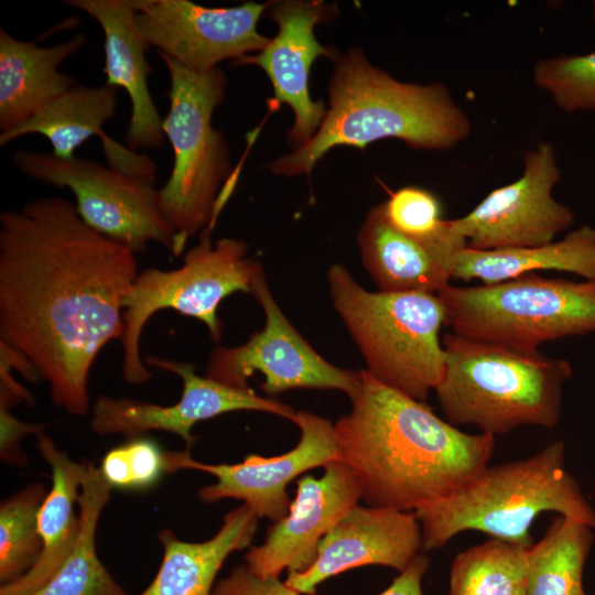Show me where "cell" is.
Instances as JSON below:
<instances>
[{"instance_id": "obj_8", "label": "cell", "mask_w": 595, "mask_h": 595, "mask_svg": "<svg viewBox=\"0 0 595 595\" xmlns=\"http://www.w3.org/2000/svg\"><path fill=\"white\" fill-rule=\"evenodd\" d=\"M452 333L526 350L595 333V280L534 273L473 286L448 284L437 293Z\"/></svg>"}, {"instance_id": "obj_14", "label": "cell", "mask_w": 595, "mask_h": 595, "mask_svg": "<svg viewBox=\"0 0 595 595\" xmlns=\"http://www.w3.org/2000/svg\"><path fill=\"white\" fill-rule=\"evenodd\" d=\"M144 364L178 376L183 381L180 400L160 405L130 398H96L90 429L98 434H121L138 437L150 431H164L182 437L186 450L196 441L194 425L224 413L235 411H262L291 420L295 412L280 401L258 396L251 388L239 389L198 376L192 364L158 356H145Z\"/></svg>"}, {"instance_id": "obj_16", "label": "cell", "mask_w": 595, "mask_h": 595, "mask_svg": "<svg viewBox=\"0 0 595 595\" xmlns=\"http://www.w3.org/2000/svg\"><path fill=\"white\" fill-rule=\"evenodd\" d=\"M266 11L278 24L277 35L262 51L238 58L237 64L257 65L266 72L274 102L290 106L294 113L288 140L298 149L315 134L327 110L322 100L311 98L309 76L318 56L337 58L336 52L323 46L314 35L315 26L331 21L337 11L316 0L272 1Z\"/></svg>"}, {"instance_id": "obj_2", "label": "cell", "mask_w": 595, "mask_h": 595, "mask_svg": "<svg viewBox=\"0 0 595 595\" xmlns=\"http://www.w3.org/2000/svg\"><path fill=\"white\" fill-rule=\"evenodd\" d=\"M351 411L334 424L338 459L355 473L366 506L402 511L451 497L489 465L495 436L470 434L425 402L366 369Z\"/></svg>"}, {"instance_id": "obj_29", "label": "cell", "mask_w": 595, "mask_h": 595, "mask_svg": "<svg viewBox=\"0 0 595 595\" xmlns=\"http://www.w3.org/2000/svg\"><path fill=\"white\" fill-rule=\"evenodd\" d=\"M42 483H32L0 505V583L14 582L30 571L42 552L39 513L47 496Z\"/></svg>"}, {"instance_id": "obj_23", "label": "cell", "mask_w": 595, "mask_h": 595, "mask_svg": "<svg viewBox=\"0 0 595 595\" xmlns=\"http://www.w3.org/2000/svg\"><path fill=\"white\" fill-rule=\"evenodd\" d=\"M36 437L37 451L52 469V486L39 513L42 552L23 576L0 586V595L34 594L61 569L80 531V518L75 513L74 505L78 500L88 461H72L44 432Z\"/></svg>"}, {"instance_id": "obj_12", "label": "cell", "mask_w": 595, "mask_h": 595, "mask_svg": "<svg viewBox=\"0 0 595 595\" xmlns=\"http://www.w3.org/2000/svg\"><path fill=\"white\" fill-rule=\"evenodd\" d=\"M561 180L555 148L539 142L516 181L493 190L468 214L447 219L451 232L475 250L536 247L554 241L575 219L552 195Z\"/></svg>"}, {"instance_id": "obj_37", "label": "cell", "mask_w": 595, "mask_h": 595, "mask_svg": "<svg viewBox=\"0 0 595 595\" xmlns=\"http://www.w3.org/2000/svg\"><path fill=\"white\" fill-rule=\"evenodd\" d=\"M518 595H524V588Z\"/></svg>"}, {"instance_id": "obj_30", "label": "cell", "mask_w": 595, "mask_h": 595, "mask_svg": "<svg viewBox=\"0 0 595 595\" xmlns=\"http://www.w3.org/2000/svg\"><path fill=\"white\" fill-rule=\"evenodd\" d=\"M533 80L563 111L595 110V51L540 60Z\"/></svg>"}, {"instance_id": "obj_10", "label": "cell", "mask_w": 595, "mask_h": 595, "mask_svg": "<svg viewBox=\"0 0 595 595\" xmlns=\"http://www.w3.org/2000/svg\"><path fill=\"white\" fill-rule=\"evenodd\" d=\"M15 167L39 182L68 188L80 219L95 231L130 248L136 255L151 241L175 252L176 235L165 219L155 178L131 175L97 161L18 150Z\"/></svg>"}, {"instance_id": "obj_25", "label": "cell", "mask_w": 595, "mask_h": 595, "mask_svg": "<svg viewBox=\"0 0 595 595\" xmlns=\"http://www.w3.org/2000/svg\"><path fill=\"white\" fill-rule=\"evenodd\" d=\"M536 270L565 271L595 280V227L583 225L561 240L536 247L475 250L465 246L455 251L451 261L452 279H478L483 284L511 280Z\"/></svg>"}, {"instance_id": "obj_4", "label": "cell", "mask_w": 595, "mask_h": 595, "mask_svg": "<svg viewBox=\"0 0 595 595\" xmlns=\"http://www.w3.org/2000/svg\"><path fill=\"white\" fill-rule=\"evenodd\" d=\"M442 344L445 370L434 391L447 422L493 436L559 424L563 389L573 377L567 359L454 333Z\"/></svg>"}, {"instance_id": "obj_33", "label": "cell", "mask_w": 595, "mask_h": 595, "mask_svg": "<svg viewBox=\"0 0 595 595\" xmlns=\"http://www.w3.org/2000/svg\"><path fill=\"white\" fill-rule=\"evenodd\" d=\"M210 595H301L279 576L262 577L246 565L235 567L230 574L219 580Z\"/></svg>"}, {"instance_id": "obj_3", "label": "cell", "mask_w": 595, "mask_h": 595, "mask_svg": "<svg viewBox=\"0 0 595 595\" xmlns=\"http://www.w3.org/2000/svg\"><path fill=\"white\" fill-rule=\"evenodd\" d=\"M329 108L303 145L270 163L272 173L310 175L335 147L365 149L382 139L445 151L466 140L472 121L442 83H404L374 66L360 48L335 61L329 82Z\"/></svg>"}, {"instance_id": "obj_15", "label": "cell", "mask_w": 595, "mask_h": 595, "mask_svg": "<svg viewBox=\"0 0 595 595\" xmlns=\"http://www.w3.org/2000/svg\"><path fill=\"white\" fill-rule=\"evenodd\" d=\"M147 44L185 68L207 73L228 58L262 51L270 39L257 24L269 3L206 8L188 0H133Z\"/></svg>"}, {"instance_id": "obj_32", "label": "cell", "mask_w": 595, "mask_h": 595, "mask_svg": "<svg viewBox=\"0 0 595 595\" xmlns=\"http://www.w3.org/2000/svg\"><path fill=\"white\" fill-rule=\"evenodd\" d=\"M387 220L399 231L414 238H429L443 226L442 206L430 191L407 186L380 204Z\"/></svg>"}, {"instance_id": "obj_1", "label": "cell", "mask_w": 595, "mask_h": 595, "mask_svg": "<svg viewBox=\"0 0 595 595\" xmlns=\"http://www.w3.org/2000/svg\"><path fill=\"white\" fill-rule=\"evenodd\" d=\"M137 274L136 253L87 226L63 197L0 215V346L72 415L88 412L93 364L123 336L122 300Z\"/></svg>"}, {"instance_id": "obj_24", "label": "cell", "mask_w": 595, "mask_h": 595, "mask_svg": "<svg viewBox=\"0 0 595 595\" xmlns=\"http://www.w3.org/2000/svg\"><path fill=\"white\" fill-rule=\"evenodd\" d=\"M258 518L242 504L227 512L218 532L204 542H186L169 529L161 530L158 538L163 559L155 577L140 595H210L225 560L252 542Z\"/></svg>"}, {"instance_id": "obj_19", "label": "cell", "mask_w": 595, "mask_h": 595, "mask_svg": "<svg viewBox=\"0 0 595 595\" xmlns=\"http://www.w3.org/2000/svg\"><path fill=\"white\" fill-rule=\"evenodd\" d=\"M357 241L363 264L378 291L435 294L450 284L452 257L466 246L451 232L447 219L429 238L405 235L387 220L380 204L366 215Z\"/></svg>"}, {"instance_id": "obj_27", "label": "cell", "mask_w": 595, "mask_h": 595, "mask_svg": "<svg viewBox=\"0 0 595 595\" xmlns=\"http://www.w3.org/2000/svg\"><path fill=\"white\" fill-rule=\"evenodd\" d=\"M594 529L558 515L542 539L528 548L524 595H586L583 571Z\"/></svg>"}, {"instance_id": "obj_13", "label": "cell", "mask_w": 595, "mask_h": 595, "mask_svg": "<svg viewBox=\"0 0 595 595\" xmlns=\"http://www.w3.org/2000/svg\"><path fill=\"white\" fill-rule=\"evenodd\" d=\"M291 421L301 431L299 443L289 452L264 457L246 456L237 464H206L192 458L190 451L166 453L169 472L196 469L212 474L216 482L198 490V498L213 504L226 498L245 501L259 518L273 522L290 509L288 485L299 475L338 459L332 422L309 411H295Z\"/></svg>"}, {"instance_id": "obj_6", "label": "cell", "mask_w": 595, "mask_h": 595, "mask_svg": "<svg viewBox=\"0 0 595 595\" xmlns=\"http://www.w3.org/2000/svg\"><path fill=\"white\" fill-rule=\"evenodd\" d=\"M334 309L366 361V370L381 383L425 401L445 370L440 332L444 305L435 293L371 292L347 268L327 272Z\"/></svg>"}, {"instance_id": "obj_31", "label": "cell", "mask_w": 595, "mask_h": 595, "mask_svg": "<svg viewBox=\"0 0 595 595\" xmlns=\"http://www.w3.org/2000/svg\"><path fill=\"white\" fill-rule=\"evenodd\" d=\"M99 469L111 487L122 489L151 487L169 472L166 453L144 436L132 437L110 450Z\"/></svg>"}, {"instance_id": "obj_34", "label": "cell", "mask_w": 595, "mask_h": 595, "mask_svg": "<svg viewBox=\"0 0 595 595\" xmlns=\"http://www.w3.org/2000/svg\"><path fill=\"white\" fill-rule=\"evenodd\" d=\"M10 407L0 404V457L13 466H25L28 457L20 447L21 440L29 434L43 432L44 424L26 423L10 412Z\"/></svg>"}, {"instance_id": "obj_5", "label": "cell", "mask_w": 595, "mask_h": 595, "mask_svg": "<svg viewBox=\"0 0 595 595\" xmlns=\"http://www.w3.org/2000/svg\"><path fill=\"white\" fill-rule=\"evenodd\" d=\"M565 462V443L555 440L528 458L488 466L455 495L416 509L422 552L469 530L530 547L532 522L548 511L595 530V509Z\"/></svg>"}, {"instance_id": "obj_7", "label": "cell", "mask_w": 595, "mask_h": 595, "mask_svg": "<svg viewBox=\"0 0 595 595\" xmlns=\"http://www.w3.org/2000/svg\"><path fill=\"white\" fill-rule=\"evenodd\" d=\"M170 77V108L162 130L174 161L159 190L162 213L176 235L175 252L188 238L214 227L220 188L231 174L229 148L212 118L224 101L227 77L220 68L196 73L158 52Z\"/></svg>"}, {"instance_id": "obj_35", "label": "cell", "mask_w": 595, "mask_h": 595, "mask_svg": "<svg viewBox=\"0 0 595 595\" xmlns=\"http://www.w3.org/2000/svg\"><path fill=\"white\" fill-rule=\"evenodd\" d=\"M430 566L425 553H419L410 564L393 578L392 583L379 595H423L422 577Z\"/></svg>"}, {"instance_id": "obj_17", "label": "cell", "mask_w": 595, "mask_h": 595, "mask_svg": "<svg viewBox=\"0 0 595 595\" xmlns=\"http://www.w3.org/2000/svg\"><path fill=\"white\" fill-rule=\"evenodd\" d=\"M296 484L288 515L269 527L264 542L245 556L259 576L306 571L321 540L361 499L358 478L339 459L326 464L322 477L305 475Z\"/></svg>"}, {"instance_id": "obj_18", "label": "cell", "mask_w": 595, "mask_h": 595, "mask_svg": "<svg viewBox=\"0 0 595 595\" xmlns=\"http://www.w3.org/2000/svg\"><path fill=\"white\" fill-rule=\"evenodd\" d=\"M422 552V530L414 511L354 506L321 540L314 563L289 573L285 583L316 595L327 578L350 569L382 565L402 572Z\"/></svg>"}, {"instance_id": "obj_28", "label": "cell", "mask_w": 595, "mask_h": 595, "mask_svg": "<svg viewBox=\"0 0 595 595\" xmlns=\"http://www.w3.org/2000/svg\"><path fill=\"white\" fill-rule=\"evenodd\" d=\"M528 548L490 539L459 552L451 566L448 595H518L524 588Z\"/></svg>"}, {"instance_id": "obj_26", "label": "cell", "mask_w": 595, "mask_h": 595, "mask_svg": "<svg viewBox=\"0 0 595 595\" xmlns=\"http://www.w3.org/2000/svg\"><path fill=\"white\" fill-rule=\"evenodd\" d=\"M111 488L100 469L88 461L77 500L80 531L75 547L57 573L32 595H128L96 551L97 524Z\"/></svg>"}, {"instance_id": "obj_20", "label": "cell", "mask_w": 595, "mask_h": 595, "mask_svg": "<svg viewBox=\"0 0 595 595\" xmlns=\"http://www.w3.org/2000/svg\"><path fill=\"white\" fill-rule=\"evenodd\" d=\"M66 4L94 18L105 35L106 84L123 88L130 97L131 117L127 147L159 148L165 136L159 110L151 96L148 78L150 65L145 52L150 47L136 22L133 0H66Z\"/></svg>"}, {"instance_id": "obj_11", "label": "cell", "mask_w": 595, "mask_h": 595, "mask_svg": "<svg viewBox=\"0 0 595 595\" xmlns=\"http://www.w3.org/2000/svg\"><path fill=\"white\" fill-rule=\"evenodd\" d=\"M251 294L264 312L263 329L242 345L216 347L204 376L234 388L250 389L248 379L258 371L264 376L262 390L268 394L296 388L335 389L353 400L360 388L359 371L331 364L301 336L275 302L261 264Z\"/></svg>"}, {"instance_id": "obj_36", "label": "cell", "mask_w": 595, "mask_h": 595, "mask_svg": "<svg viewBox=\"0 0 595 595\" xmlns=\"http://www.w3.org/2000/svg\"><path fill=\"white\" fill-rule=\"evenodd\" d=\"M591 7H592V19H593V22L595 24V0L592 1Z\"/></svg>"}, {"instance_id": "obj_21", "label": "cell", "mask_w": 595, "mask_h": 595, "mask_svg": "<svg viewBox=\"0 0 595 595\" xmlns=\"http://www.w3.org/2000/svg\"><path fill=\"white\" fill-rule=\"evenodd\" d=\"M117 105V87L106 83L98 87L77 84L45 104L18 128L0 133V144L39 133L50 141L55 156L69 160L85 141L98 136L110 167L128 174L139 173L144 166V155L117 143L102 131L104 125L115 117Z\"/></svg>"}, {"instance_id": "obj_22", "label": "cell", "mask_w": 595, "mask_h": 595, "mask_svg": "<svg viewBox=\"0 0 595 595\" xmlns=\"http://www.w3.org/2000/svg\"><path fill=\"white\" fill-rule=\"evenodd\" d=\"M86 42V35L78 33L65 42L39 46L0 29L1 133L18 128L45 104L77 85L75 77L58 67Z\"/></svg>"}, {"instance_id": "obj_9", "label": "cell", "mask_w": 595, "mask_h": 595, "mask_svg": "<svg viewBox=\"0 0 595 595\" xmlns=\"http://www.w3.org/2000/svg\"><path fill=\"white\" fill-rule=\"evenodd\" d=\"M210 229L172 270L151 268L138 272L122 300L125 333L121 338L122 375L130 385L151 379L140 355V337L156 312L171 309L205 324L214 342L221 337L218 307L235 292L251 293L260 262L247 256L248 246L236 238L212 240Z\"/></svg>"}]
</instances>
